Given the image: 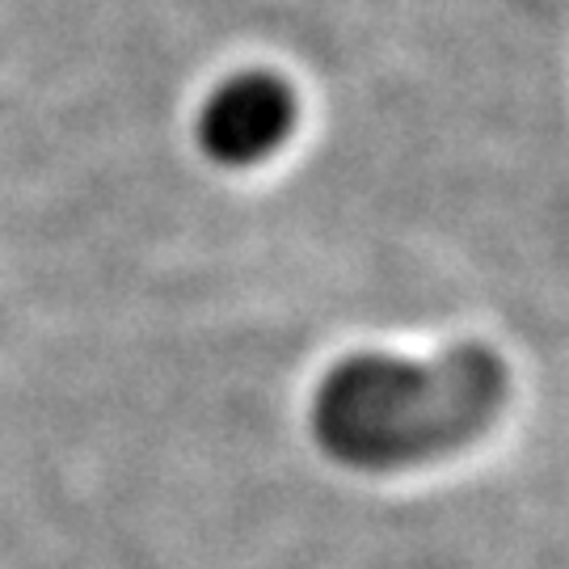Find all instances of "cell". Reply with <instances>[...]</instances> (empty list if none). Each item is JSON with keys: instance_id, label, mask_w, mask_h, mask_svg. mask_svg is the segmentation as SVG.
Instances as JSON below:
<instances>
[{"instance_id": "1", "label": "cell", "mask_w": 569, "mask_h": 569, "mask_svg": "<svg viewBox=\"0 0 569 569\" xmlns=\"http://www.w3.org/2000/svg\"><path fill=\"white\" fill-rule=\"evenodd\" d=\"M510 397L489 346H456L430 363L350 355L312 397V435L338 465L406 468L481 439Z\"/></svg>"}, {"instance_id": "2", "label": "cell", "mask_w": 569, "mask_h": 569, "mask_svg": "<svg viewBox=\"0 0 569 569\" xmlns=\"http://www.w3.org/2000/svg\"><path fill=\"white\" fill-rule=\"evenodd\" d=\"M296 127V98L270 72H241L207 98L199 114L203 152L220 164H258L266 161Z\"/></svg>"}]
</instances>
